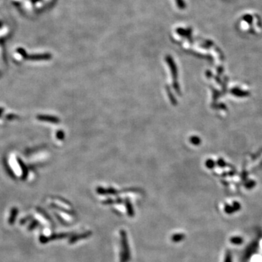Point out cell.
<instances>
[{"mask_svg": "<svg viewBox=\"0 0 262 262\" xmlns=\"http://www.w3.org/2000/svg\"><path fill=\"white\" fill-rule=\"evenodd\" d=\"M176 3L178 4V8L181 9H183L185 8V4L183 2V0H176Z\"/></svg>", "mask_w": 262, "mask_h": 262, "instance_id": "cell-1", "label": "cell"}, {"mask_svg": "<svg viewBox=\"0 0 262 262\" xmlns=\"http://www.w3.org/2000/svg\"><path fill=\"white\" fill-rule=\"evenodd\" d=\"M227 259H228V260H226V262H230V260H229V259H230V257H229V256L228 255V256H227Z\"/></svg>", "mask_w": 262, "mask_h": 262, "instance_id": "cell-3", "label": "cell"}, {"mask_svg": "<svg viewBox=\"0 0 262 262\" xmlns=\"http://www.w3.org/2000/svg\"><path fill=\"white\" fill-rule=\"evenodd\" d=\"M232 243H235V244H238V243H240L242 242V240H241V238H239V237H234V238H232Z\"/></svg>", "mask_w": 262, "mask_h": 262, "instance_id": "cell-2", "label": "cell"}]
</instances>
